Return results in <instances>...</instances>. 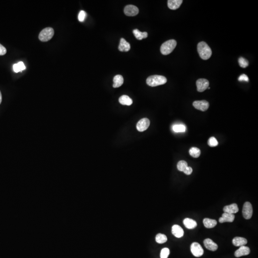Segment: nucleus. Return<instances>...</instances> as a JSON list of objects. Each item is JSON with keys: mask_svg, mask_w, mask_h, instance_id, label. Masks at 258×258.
Returning a JSON list of instances; mask_svg holds the SVG:
<instances>
[{"mask_svg": "<svg viewBox=\"0 0 258 258\" xmlns=\"http://www.w3.org/2000/svg\"><path fill=\"white\" fill-rule=\"evenodd\" d=\"M197 51L200 57L203 60H207L212 55V50L211 47L205 42L198 43Z\"/></svg>", "mask_w": 258, "mask_h": 258, "instance_id": "obj_1", "label": "nucleus"}, {"mask_svg": "<svg viewBox=\"0 0 258 258\" xmlns=\"http://www.w3.org/2000/svg\"><path fill=\"white\" fill-rule=\"evenodd\" d=\"M167 79L165 77L160 75H153L147 78L146 83L151 87L162 85L166 83Z\"/></svg>", "mask_w": 258, "mask_h": 258, "instance_id": "obj_2", "label": "nucleus"}, {"mask_svg": "<svg viewBox=\"0 0 258 258\" xmlns=\"http://www.w3.org/2000/svg\"><path fill=\"white\" fill-rule=\"evenodd\" d=\"M177 43L175 40L171 39L168 40L163 43L161 47V52L164 55H169L172 53Z\"/></svg>", "mask_w": 258, "mask_h": 258, "instance_id": "obj_3", "label": "nucleus"}, {"mask_svg": "<svg viewBox=\"0 0 258 258\" xmlns=\"http://www.w3.org/2000/svg\"><path fill=\"white\" fill-rule=\"evenodd\" d=\"M54 35V30L52 28H46L40 33L39 39L42 42H47L52 39Z\"/></svg>", "mask_w": 258, "mask_h": 258, "instance_id": "obj_4", "label": "nucleus"}, {"mask_svg": "<svg viewBox=\"0 0 258 258\" xmlns=\"http://www.w3.org/2000/svg\"><path fill=\"white\" fill-rule=\"evenodd\" d=\"M191 251L194 256L200 257L204 254V250L200 244L197 242H193L191 245Z\"/></svg>", "mask_w": 258, "mask_h": 258, "instance_id": "obj_5", "label": "nucleus"}, {"mask_svg": "<svg viewBox=\"0 0 258 258\" xmlns=\"http://www.w3.org/2000/svg\"><path fill=\"white\" fill-rule=\"evenodd\" d=\"M242 213L243 217L246 220L251 219L253 213V209L251 204L249 202H246L243 205Z\"/></svg>", "mask_w": 258, "mask_h": 258, "instance_id": "obj_6", "label": "nucleus"}, {"mask_svg": "<svg viewBox=\"0 0 258 258\" xmlns=\"http://www.w3.org/2000/svg\"><path fill=\"white\" fill-rule=\"evenodd\" d=\"M150 122L147 118H143L139 121L136 125V128L138 131L142 132L146 130L149 127Z\"/></svg>", "mask_w": 258, "mask_h": 258, "instance_id": "obj_7", "label": "nucleus"}, {"mask_svg": "<svg viewBox=\"0 0 258 258\" xmlns=\"http://www.w3.org/2000/svg\"><path fill=\"white\" fill-rule=\"evenodd\" d=\"M193 105L197 110L205 112L209 108V104L206 101H197L194 102Z\"/></svg>", "mask_w": 258, "mask_h": 258, "instance_id": "obj_8", "label": "nucleus"}, {"mask_svg": "<svg viewBox=\"0 0 258 258\" xmlns=\"http://www.w3.org/2000/svg\"><path fill=\"white\" fill-rule=\"evenodd\" d=\"M197 90L199 92H203L209 87V83L207 79L200 78L196 81Z\"/></svg>", "mask_w": 258, "mask_h": 258, "instance_id": "obj_9", "label": "nucleus"}, {"mask_svg": "<svg viewBox=\"0 0 258 258\" xmlns=\"http://www.w3.org/2000/svg\"><path fill=\"white\" fill-rule=\"evenodd\" d=\"M124 13L129 17H134L139 13V9L137 7L133 5H127L124 10Z\"/></svg>", "mask_w": 258, "mask_h": 258, "instance_id": "obj_10", "label": "nucleus"}, {"mask_svg": "<svg viewBox=\"0 0 258 258\" xmlns=\"http://www.w3.org/2000/svg\"><path fill=\"white\" fill-rule=\"evenodd\" d=\"M172 233L176 238H182L184 235L183 229L178 225H174L172 228Z\"/></svg>", "mask_w": 258, "mask_h": 258, "instance_id": "obj_11", "label": "nucleus"}, {"mask_svg": "<svg viewBox=\"0 0 258 258\" xmlns=\"http://www.w3.org/2000/svg\"><path fill=\"white\" fill-rule=\"evenodd\" d=\"M235 219V215L228 213H224L222 217L219 219V222L221 223L225 222H232Z\"/></svg>", "mask_w": 258, "mask_h": 258, "instance_id": "obj_12", "label": "nucleus"}, {"mask_svg": "<svg viewBox=\"0 0 258 258\" xmlns=\"http://www.w3.org/2000/svg\"><path fill=\"white\" fill-rule=\"evenodd\" d=\"M205 247L211 251H214L217 250L218 246L216 243L210 239H206L204 241Z\"/></svg>", "mask_w": 258, "mask_h": 258, "instance_id": "obj_13", "label": "nucleus"}, {"mask_svg": "<svg viewBox=\"0 0 258 258\" xmlns=\"http://www.w3.org/2000/svg\"><path fill=\"white\" fill-rule=\"evenodd\" d=\"M250 253V249L249 247L245 246H241L235 252V256L236 257L249 255Z\"/></svg>", "mask_w": 258, "mask_h": 258, "instance_id": "obj_14", "label": "nucleus"}, {"mask_svg": "<svg viewBox=\"0 0 258 258\" xmlns=\"http://www.w3.org/2000/svg\"><path fill=\"white\" fill-rule=\"evenodd\" d=\"M239 210L238 205L236 204H232L230 205L226 206L223 208L224 212L231 214H234L238 212Z\"/></svg>", "mask_w": 258, "mask_h": 258, "instance_id": "obj_15", "label": "nucleus"}, {"mask_svg": "<svg viewBox=\"0 0 258 258\" xmlns=\"http://www.w3.org/2000/svg\"><path fill=\"white\" fill-rule=\"evenodd\" d=\"M130 44L127 42L124 38H121L119 46V50L122 52H128L130 50Z\"/></svg>", "mask_w": 258, "mask_h": 258, "instance_id": "obj_16", "label": "nucleus"}, {"mask_svg": "<svg viewBox=\"0 0 258 258\" xmlns=\"http://www.w3.org/2000/svg\"><path fill=\"white\" fill-rule=\"evenodd\" d=\"M183 2L182 0H169L168 6L171 10H176L179 8Z\"/></svg>", "mask_w": 258, "mask_h": 258, "instance_id": "obj_17", "label": "nucleus"}, {"mask_svg": "<svg viewBox=\"0 0 258 258\" xmlns=\"http://www.w3.org/2000/svg\"><path fill=\"white\" fill-rule=\"evenodd\" d=\"M183 223L185 227L187 229L191 230L196 228L197 226V223L194 220L189 218H186L183 221Z\"/></svg>", "mask_w": 258, "mask_h": 258, "instance_id": "obj_18", "label": "nucleus"}, {"mask_svg": "<svg viewBox=\"0 0 258 258\" xmlns=\"http://www.w3.org/2000/svg\"><path fill=\"white\" fill-rule=\"evenodd\" d=\"M232 243L234 246L237 247H241L245 246L247 243V240L242 237H236L232 240Z\"/></svg>", "mask_w": 258, "mask_h": 258, "instance_id": "obj_19", "label": "nucleus"}, {"mask_svg": "<svg viewBox=\"0 0 258 258\" xmlns=\"http://www.w3.org/2000/svg\"><path fill=\"white\" fill-rule=\"evenodd\" d=\"M124 82L123 77L120 75H117L115 76L113 78V87L114 88L120 87L123 84Z\"/></svg>", "mask_w": 258, "mask_h": 258, "instance_id": "obj_20", "label": "nucleus"}, {"mask_svg": "<svg viewBox=\"0 0 258 258\" xmlns=\"http://www.w3.org/2000/svg\"><path fill=\"white\" fill-rule=\"evenodd\" d=\"M203 223L205 227L207 229H211L214 228L217 224V221L216 220L205 218L204 219Z\"/></svg>", "mask_w": 258, "mask_h": 258, "instance_id": "obj_21", "label": "nucleus"}, {"mask_svg": "<svg viewBox=\"0 0 258 258\" xmlns=\"http://www.w3.org/2000/svg\"><path fill=\"white\" fill-rule=\"evenodd\" d=\"M119 102L123 105L130 106L132 104V100L127 95H123L119 98Z\"/></svg>", "mask_w": 258, "mask_h": 258, "instance_id": "obj_22", "label": "nucleus"}, {"mask_svg": "<svg viewBox=\"0 0 258 258\" xmlns=\"http://www.w3.org/2000/svg\"><path fill=\"white\" fill-rule=\"evenodd\" d=\"M133 33L135 37L138 40H141L142 39L146 38L148 37V34L147 32H141L137 29H134L133 31Z\"/></svg>", "mask_w": 258, "mask_h": 258, "instance_id": "obj_23", "label": "nucleus"}, {"mask_svg": "<svg viewBox=\"0 0 258 258\" xmlns=\"http://www.w3.org/2000/svg\"><path fill=\"white\" fill-rule=\"evenodd\" d=\"M189 154L194 158L199 157L201 154V151L198 148L192 147L189 150Z\"/></svg>", "mask_w": 258, "mask_h": 258, "instance_id": "obj_24", "label": "nucleus"}, {"mask_svg": "<svg viewBox=\"0 0 258 258\" xmlns=\"http://www.w3.org/2000/svg\"><path fill=\"white\" fill-rule=\"evenodd\" d=\"M156 241L158 243L163 244L167 241V238L166 235L163 234H158L156 236Z\"/></svg>", "mask_w": 258, "mask_h": 258, "instance_id": "obj_25", "label": "nucleus"}, {"mask_svg": "<svg viewBox=\"0 0 258 258\" xmlns=\"http://www.w3.org/2000/svg\"><path fill=\"white\" fill-rule=\"evenodd\" d=\"M173 130L176 132H184L186 131V127L184 124H176L173 126Z\"/></svg>", "mask_w": 258, "mask_h": 258, "instance_id": "obj_26", "label": "nucleus"}, {"mask_svg": "<svg viewBox=\"0 0 258 258\" xmlns=\"http://www.w3.org/2000/svg\"><path fill=\"white\" fill-rule=\"evenodd\" d=\"M187 166H188V164L187 162L183 160L179 161L177 165V167L178 170L181 172H183Z\"/></svg>", "mask_w": 258, "mask_h": 258, "instance_id": "obj_27", "label": "nucleus"}, {"mask_svg": "<svg viewBox=\"0 0 258 258\" xmlns=\"http://www.w3.org/2000/svg\"><path fill=\"white\" fill-rule=\"evenodd\" d=\"M239 65L242 68H246L249 66V62L247 59L243 58L242 57H241L239 58Z\"/></svg>", "mask_w": 258, "mask_h": 258, "instance_id": "obj_28", "label": "nucleus"}, {"mask_svg": "<svg viewBox=\"0 0 258 258\" xmlns=\"http://www.w3.org/2000/svg\"><path fill=\"white\" fill-rule=\"evenodd\" d=\"M170 254V250L168 248H165L161 250L160 253L161 258H167Z\"/></svg>", "mask_w": 258, "mask_h": 258, "instance_id": "obj_29", "label": "nucleus"}, {"mask_svg": "<svg viewBox=\"0 0 258 258\" xmlns=\"http://www.w3.org/2000/svg\"><path fill=\"white\" fill-rule=\"evenodd\" d=\"M208 144L209 146L214 147L218 145V141L215 138L212 137L208 140Z\"/></svg>", "mask_w": 258, "mask_h": 258, "instance_id": "obj_30", "label": "nucleus"}, {"mask_svg": "<svg viewBox=\"0 0 258 258\" xmlns=\"http://www.w3.org/2000/svg\"><path fill=\"white\" fill-rule=\"evenodd\" d=\"M86 12L84 11H81L78 14V19L79 21L83 22L86 17Z\"/></svg>", "mask_w": 258, "mask_h": 258, "instance_id": "obj_31", "label": "nucleus"}, {"mask_svg": "<svg viewBox=\"0 0 258 258\" xmlns=\"http://www.w3.org/2000/svg\"><path fill=\"white\" fill-rule=\"evenodd\" d=\"M238 80L240 82H248L249 81V77L246 75L242 74L239 77Z\"/></svg>", "mask_w": 258, "mask_h": 258, "instance_id": "obj_32", "label": "nucleus"}, {"mask_svg": "<svg viewBox=\"0 0 258 258\" xmlns=\"http://www.w3.org/2000/svg\"><path fill=\"white\" fill-rule=\"evenodd\" d=\"M7 52L6 48L4 47L2 45L0 44V56H3L5 55Z\"/></svg>", "mask_w": 258, "mask_h": 258, "instance_id": "obj_33", "label": "nucleus"}, {"mask_svg": "<svg viewBox=\"0 0 258 258\" xmlns=\"http://www.w3.org/2000/svg\"><path fill=\"white\" fill-rule=\"evenodd\" d=\"M192 172H193V169H192V168L191 167L187 166V167L186 168V169L183 171L184 173L185 174H186L187 175H190L192 174Z\"/></svg>", "mask_w": 258, "mask_h": 258, "instance_id": "obj_34", "label": "nucleus"}, {"mask_svg": "<svg viewBox=\"0 0 258 258\" xmlns=\"http://www.w3.org/2000/svg\"><path fill=\"white\" fill-rule=\"evenodd\" d=\"M17 65L20 71L25 70V69L26 68L25 65H24V64H23V63L22 62H19V63H17Z\"/></svg>", "mask_w": 258, "mask_h": 258, "instance_id": "obj_35", "label": "nucleus"}, {"mask_svg": "<svg viewBox=\"0 0 258 258\" xmlns=\"http://www.w3.org/2000/svg\"><path fill=\"white\" fill-rule=\"evenodd\" d=\"M13 70H14V72H16V73H18V72L20 71L19 68L18 66L17 63L13 65Z\"/></svg>", "mask_w": 258, "mask_h": 258, "instance_id": "obj_36", "label": "nucleus"}, {"mask_svg": "<svg viewBox=\"0 0 258 258\" xmlns=\"http://www.w3.org/2000/svg\"><path fill=\"white\" fill-rule=\"evenodd\" d=\"M2 101V96L1 92H0V104L1 103Z\"/></svg>", "mask_w": 258, "mask_h": 258, "instance_id": "obj_37", "label": "nucleus"}]
</instances>
